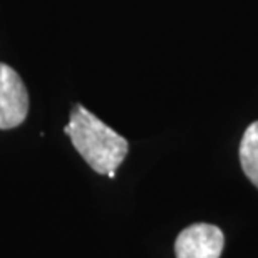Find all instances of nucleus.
<instances>
[{"label": "nucleus", "mask_w": 258, "mask_h": 258, "mask_svg": "<svg viewBox=\"0 0 258 258\" xmlns=\"http://www.w3.org/2000/svg\"><path fill=\"white\" fill-rule=\"evenodd\" d=\"M225 235L218 226L195 223L184 228L174 241L176 258H220Z\"/></svg>", "instance_id": "obj_3"}, {"label": "nucleus", "mask_w": 258, "mask_h": 258, "mask_svg": "<svg viewBox=\"0 0 258 258\" xmlns=\"http://www.w3.org/2000/svg\"><path fill=\"white\" fill-rule=\"evenodd\" d=\"M29 92L22 77L0 62V129H14L27 119Z\"/></svg>", "instance_id": "obj_2"}, {"label": "nucleus", "mask_w": 258, "mask_h": 258, "mask_svg": "<svg viewBox=\"0 0 258 258\" xmlns=\"http://www.w3.org/2000/svg\"><path fill=\"white\" fill-rule=\"evenodd\" d=\"M76 151L99 174L114 178V171L124 161L129 144L121 134L104 124L99 117L76 104L69 116V124L64 127Z\"/></svg>", "instance_id": "obj_1"}, {"label": "nucleus", "mask_w": 258, "mask_h": 258, "mask_svg": "<svg viewBox=\"0 0 258 258\" xmlns=\"http://www.w3.org/2000/svg\"><path fill=\"white\" fill-rule=\"evenodd\" d=\"M240 164L245 176L258 188V121L245 129L240 143Z\"/></svg>", "instance_id": "obj_4"}]
</instances>
